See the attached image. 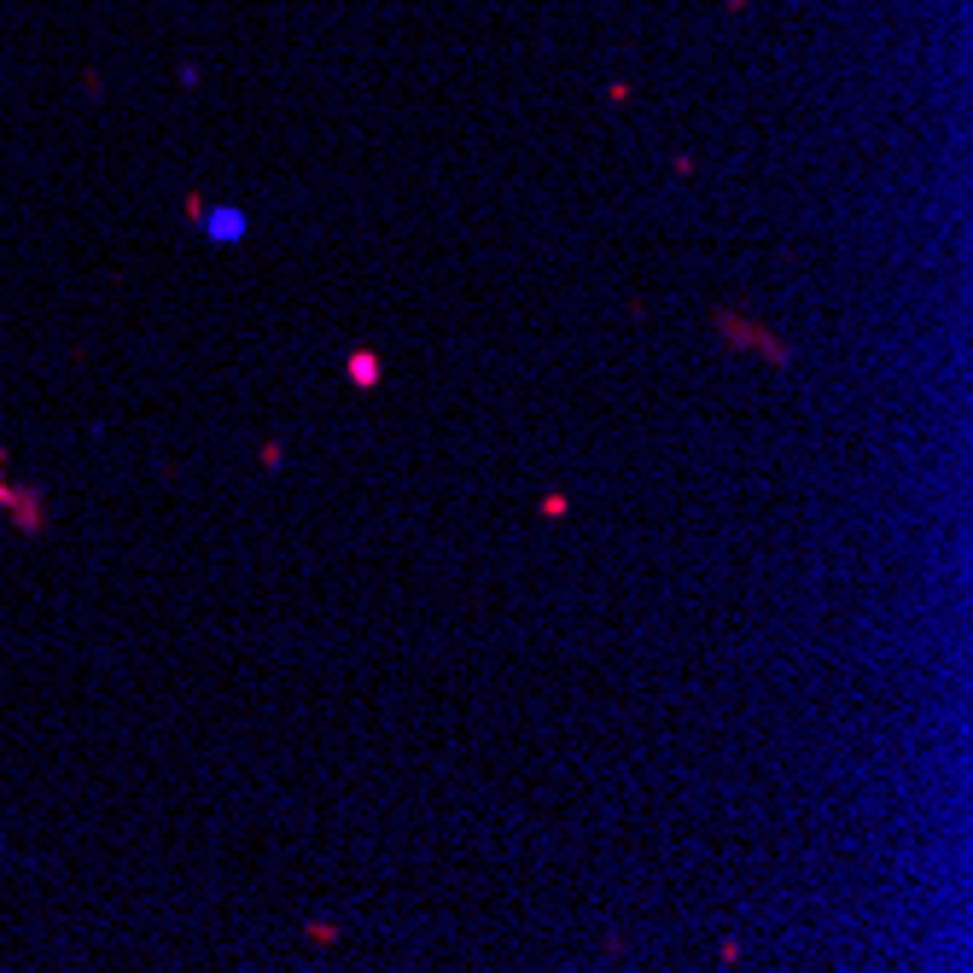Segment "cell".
<instances>
[{"instance_id": "obj_5", "label": "cell", "mask_w": 973, "mask_h": 973, "mask_svg": "<svg viewBox=\"0 0 973 973\" xmlns=\"http://www.w3.org/2000/svg\"><path fill=\"white\" fill-rule=\"evenodd\" d=\"M257 461H263V467H280V461H286V443H263V455H257Z\"/></svg>"}, {"instance_id": "obj_1", "label": "cell", "mask_w": 973, "mask_h": 973, "mask_svg": "<svg viewBox=\"0 0 973 973\" xmlns=\"http://www.w3.org/2000/svg\"><path fill=\"white\" fill-rule=\"evenodd\" d=\"M711 321H717V333L729 338L735 350H752V356H764L770 368H793V356H787V344H781V338H775V333H764L758 321H740L735 309H717Z\"/></svg>"}, {"instance_id": "obj_3", "label": "cell", "mask_w": 973, "mask_h": 973, "mask_svg": "<svg viewBox=\"0 0 973 973\" xmlns=\"http://www.w3.org/2000/svg\"><path fill=\"white\" fill-rule=\"evenodd\" d=\"M344 379H350L356 391H379V379H385V362H379V350L356 344V350L344 356Z\"/></svg>"}, {"instance_id": "obj_4", "label": "cell", "mask_w": 973, "mask_h": 973, "mask_svg": "<svg viewBox=\"0 0 973 973\" xmlns=\"http://www.w3.org/2000/svg\"><path fill=\"white\" fill-rule=\"evenodd\" d=\"M309 939H315V944H338V927H333V921H309Z\"/></svg>"}, {"instance_id": "obj_2", "label": "cell", "mask_w": 973, "mask_h": 973, "mask_svg": "<svg viewBox=\"0 0 973 973\" xmlns=\"http://www.w3.org/2000/svg\"><path fill=\"white\" fill-rule=\"evenodd\" d=\"M199 228H204V239H210V245H239V239L251 234V216H245V210H234V204H222V210H210V204H204Z\"/></svg>"}, {"instance_id": "obj_6", "label": "cell", "mask_w": 973, "mask_h": 973, "mask_svg": "<svg viewBox=\"0 0 973 973\" xmlns=\"http://www.w3.org/2000/svg\"><path fill=\"white\" fill-rule=\"evenodd\" d=\"M560 513H566V496H560V490H554V496H542V519H560Z\"/></svg>"}, {"instance_id": "obj_7", "label": "cell", "mask_w": 973, "mask_h": 973, "mask_svg": "<svg viewBox=\"0 0 973 973\" xmlns=\"http://www.w3.org/2000/svg\"><path fill=\"white\" fill-rule=\"evenodd\" d=\"M717 956H723V968H735V962H740V944L723 939V944H717Z\"/></svg>"}]
</instances>
